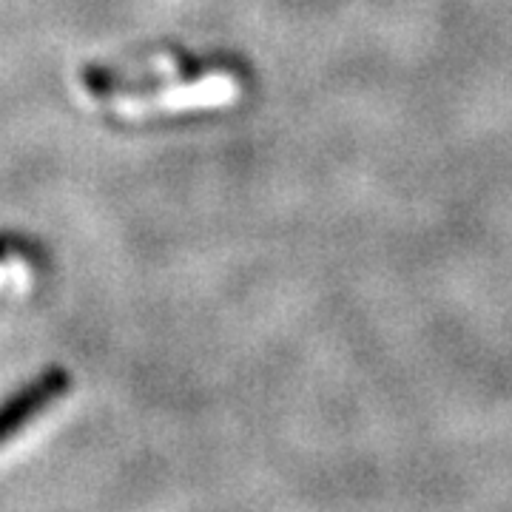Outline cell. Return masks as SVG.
Returning <instances> with one entry per match:
<instances>
[{
	"label": "cell",
	"instance_id": "6da1fadb",
	"mask_svg": "<svg viewBox=\"0 0 512 512\" xmlns=\"http://www.w3.org/2000/svg\"><path fill=\"white\" fill-rule=\"evenodd\" d=\"M83 86L103 106L120 111H183L225 106L239 92L234 74L217 66L157 63L148 69L86 66Z\"/></svg>",
	"mask_w": 512,
	"mask_h": 512
},
{
	"label": "cell",
	"instance_id": "7a4b0ae2",
	"mask_svg": "<svg viewBox=\"0 0 512 512\" xmlns=\"http://www.w3.org/2000/svg\"><path fill=\"white\" fill-rule=\"evenodd\" d=\"M69 387H72L69 370L49 367L46 373L37 376L35 382H29L23 390H18L9 402L0 404V447L9 439H15L29 421H35L60 396H66Z\"/></svg>",
	"mask_w": 512,
	"mask_h": 512
}]
</instances>
